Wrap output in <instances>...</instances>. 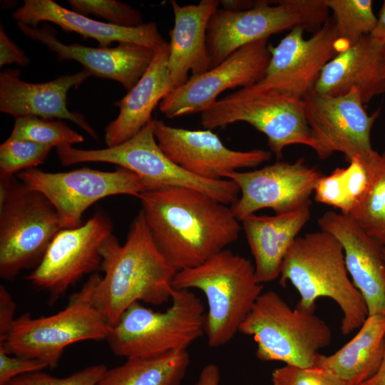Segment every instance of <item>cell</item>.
<instances>
[{
    "label": "cell",
    "instance_id": "cell-34",
    "mask_svg": "<svg viewBox=\"0 0 385 385\" xmlns=\"http://www.w3.org/2000/svg\"><path fill=\"white\" fill-rule=\"evenodd\" d=\"M71 10L78 14L93 15L109 24L123 27H137L144 24L140 11L114 0H68Z\"/></svg>",
    "mask_w": 385,
    "mask_h": 385
},
{
    "label": "cell",
    "instance_id": "cell-30",
    "mask_svg": "<svg viewBox=\"0 0 385 385\" xmlns=\"http://www.w3.org/2000/svg\"><path fill=\"white\" fill-rule=\"evenodd\" d=\"M365 162L370 172L369 183L364 196L348 215L385 247V150L381 153L374 151Z\"/></svg>",
    "mask_w": 385,
    "mask_h": 385
},
{
    "label": "cell",
    "instance_id": "cell-8",
    "mask_svg": "<svg viewBox=\"0 0 385 385\" xmlns=\"http://www.w3.org/2000/svg\"><path fill=\"white\" fill-rule=\"evenodd\" d=\"M0 277L36 268L62 225L50 201L21 181L0 178Z\"/></svg>",
    "mask_w": 385,
    "mask_h": 385
},
{
    "label": "cell",
    "instance_id": "cell-42",
    "mask_svg": "<svg viewBox=\"0 0 385 385\" xmlns=\"http://www.w3.org/2000/svg\"><path fill=\"white\" fill-rule=\"evenodd\" d=\"M256 1L250 0H221L219 4L221 8L232 11H241L255 6Z\"/></svg>",
    "mask_w": 385,
    "mask_h": 385
},
{
    "label": "cell",
    "instance_id": "cell-12",
    "mask_svg": "<svg viewBox=\"0 0 385 385\" xmlns=\"http://www.w3.org/2000/svg\"><path fill=\"white\" fill-rule=\"evenodd\" d=\"M18 178L50 201L63 229L81 225L85 211L103 198L115 195L138 197L148 190L147 183L140 176L118 166L114 171L82 167L61 173L34 168L20 172Z\"/></svg>",
    "mask_w": 385,
    "mask_h": 385
},
{
    "label": "cell",
    "instance_id": "cell-44",
    "mask_svg": "<svg viewBox=\"0 0 385 385\" xmlns=\"http://www.w3.org/2000/svg\"><path fill=\"white\" fill-rule=\"evenodd\" d=\"M383 61H384V68H385V46H384V51H383Z\"/></svg>",
    "mask_w": 385,
    "mask_h": 385
},
{
    "label": "cell",
    "instance_id": "cell-11",
    "mask_svg": "<svg viewBox=\"0 0 385 385\" xmlns=\"http://www.w3.org/2000/svg\"><path fill=\"white\" fill-rule=\"evenodd\" d=\"M329 10L324 0H260L241 11L218 8L207 29L210 69L241 47L282 31L302 26L314 34L329 18Z\"/></svg>",
    "mask_w": 385,
    "mask_h": 385
},
{
    "label": "cell",
    "instance_id": "cell-20",
    "mask_svg": "<svg viewBox=\"0 0 385 385\" xmlns=\"http://www.w3.org/2000/svg\"><path fill=\"white\" fill-rule=\"evenodd\" d=\"M18 70L6 69L0 73V111L20 117L34 116L44 119L70 120L91 137L97 139L94 128L83 115L67 108V93L77 88L91 75L83 70L58 76L44 83H29L19 78Z\"/></svg>",
    "mask_w": 385,
    "mask_h": 385
},
{
    "label": "cell",
    "instance_id": "cell-5",
    "mask_svg": "<svg viewBox=\"0 0 385 385\" xmlns=\"http://www.w3.org/2000/svg\"><path fill=\"white\" fill-rule=\"evenodd\" d=\"M171 301L164 312L139 302L130 305L109 328L106 339L113 353L129 359L187 350L205 334V308L189 289H174Z\"/></svg>",
    "mask_w": 385,
    "mask_h": 385
},
{
    "label": "cell",
    "instance_id": "cell-43",
    "mask_svg": "<svg viewBox=\"0 0 385 385\" xmlns=\"http://www.w3.org/2000/svg\"><path fill=\"white\" fill-rule=\"evenodd\" d=\"M361 385H385V351L382 362L376 373Z\"/></svg>",
    "mask_w": 385,
    "mask_h": 385
},
{
    "label": "cell",
    "instance_id": "cell-7",
    "mask_svg": "<svg viewBox=\"0 0 385 385\" xmlns=\"http://www.w3.org/2000/svg\"><path fill=\"white\" fill-rule=\"evenodd\" d=\"M239 332L254 339L260 360L301 367L314 366L332 339L331 329L314 312L292 309L272 290L260 295Z\"/></svg>",
    "mask_w": 385,
    "mask_h": 385
},
{
    "label": "cell",
    "instance_id": "cell-26",
    "mask_svg": "<svg viewBox=\"0 0 385 385\" xmlns=\"http://www.w3.org/2000/svg\"><path fill=\"white\" fill-rule=\"evenodd\" d=\"M309 207L307 205L273 216L252 214L242 221L260 283L279 277L286 254L310 218Z\"/></svg>",
    "mask_w": 385,
    "mask_h": 385
},
{
    "label": "cell",
    "instance_id": "cell-45",
    "mask_svg": "<svg viewBox=\"0 0 385 385\" xmlns=\"http://www.w3.org/2000/svg\"><path fill=\"white\" fill-rule=\"evenodd\" d=\"M384 256H385V247H384Z\"/></svg>",
    "mask_w": 385,
    "mask_h": 385
},
{
    "label": "cell",
    "instance_id": "cell-15",
    "mask_svg": "<svg viewBox=\"0 0 385 385\" xmlns=\"http://www.w3.org/2000/svg\"><path fill=\"white\" fill-rule=\"evenodd\" d=\"M322 175L302 158L294 163L277 161L254 170L230 173L225 178L235 182L240 190L230 209L239 221L265 208L276 214L296 210L311 205L310 195Z\"/></svg>",
    "mask_w": 385,
    "mask_h": 385
},
{
    "label": "cell",
    "instance_id": "cell-27",
    "mask_svg": "<svg viewBox=\"0 0 385 385\" xmlns=\"http://www.w3.org/2000/svg\"><path fill=\"white\" fill-rule=\"evenodd\" d=\"M385 351V315H369L356 334L330 356L319 354L314 366L348 385H361L378 371Z\"/></svg>",
    "mask_w": 385,
    "mask_h": 385
},
{
    "label": "cell",
    "instance_id": "cell-23",
    "mask_svg": "<svg viewBox=\"0 0 385 385\" xmlns=\"http://www.w3.org/2000/svg\"><path fill=\"white\" fill-rule=\"evenodd\" d=\"M385 45L370 35L339 52L322 68L313 90L339 96L357 88L364 104L385 93Z\"/></svg>",
    "mask_w": 385,
    "mask_h": 385
},
{
    "label": "cell",
    "instance_id": "cell-31",
    "mask_svg": "<svg viewBox=\"0 0 385 385\" xmlns=\"http://www.w3.org/2000/svg\"><path fill=\"white\" fill-rule=\"evenodd\" d=\"M333 13L338 36L349 46L369 35L377 18L371 0H324Z\"/></svg>",
    "mask_w": 385,
    "mask_h": 385
},
{
    "label": "cell",
    "instance_id": "cell-3",
    "mask_svg": "<svg viewBox=\"0 0 385 385\" xmlns=\"http://www.w3.org/2000/svg\"><path fill=\"white\" fill-rule=\"evenodd\" d=\"M289 282L298 291L297 307L314 312L316 300L328 297L341 309V332L351 333L365 322L368 308L360 292L348 276L344 249L330 233L320 230L297 236L281 268L279 284Z\"/></svg>",
    "mask_w": 385,
    "mask_h": 385
},
{
    "label": "cell",
    "instance_id": "cell-6",
    "mask_svg": "<svg viewBox=\"0 0 385 385\" xmlns=\"http://www.w3.org/2000/svg\"><path fill=\"white\" fill-rule=\"evenodd\" d=\"M200 113L201 125L208 130L249 123L267 137L278 160L289 145L314 148L302 96L281 89L257 83L217 100Z\"/></svg>",
    "mask_w": 385,
    "mask_h": 385
},
{
    "label": "cell",
    "instance_id": "cell-32",
    "mask_svg": "<svg viewBox=\"0 0 385 385\" xmlns=\"http://www.w3.org/2000/svg\"><path fill=\"white\" fill-rule=\"evenodd\" d=\"M10 139L31 141L50 148L83 142V137L61 120L34 116L14 119Z\"/></svg>",
    "mask_w": 385,
    "mask_h": 385
},
{
    "label": "cell",
    "instance_id": "cell-21",
    "mask_svg": "<svg viewBox=\"0 0 385 385\" xmlns=\"http://www.w3.org/2000/svg\"><path fill=\"white\" fill-rule=\"evenodd\" d=\"M317 222L322 230L332 235L342 245L348 273L366 302L369 315H385L384 247L349 215L329 210Z\"/></svg>",
    "mask_w": 385,
    "mask_h": 385
},
{
    "label": "cell",
    "instance_id": "cell-41",
    "mask_svg": "<svg viewBox=\"0 0 385 385\" xmlns=\"http://www.w3.org/2000/svg\"><path fill=\"white\" fill-rule=\"evenodd\" d=\"M369 35L376 41L385 45V0L379 11L376 25Z\"/></svg>",
    "mask_w": 385,
    "mask_h": 385
},
{
    "label": "cell",
    "instance_id": "cell-22",
    "mask_svg": "<svg viewBox=\"0 0 385 385\" xmlns=\"http://www.w3.org/2000/svg\"><path fill=\"white\" fill-rule=\"evenodd\" d=\"M12 16L17 23L33 27L43 21L53 23L65 31L95 39L101 47H108L117 41L134 43L158 50L167 43L155 22L144 23L137 27L119 26L94 20L51 0H25Z\"/></svg>",
    "mask_w": 385,
    "mask_h": 385
},
{
    "label": "cell",
    "instance_id": "cell-40",
    "mask_svg": "<svg viewBox=\"0 0 385 385\" xmlns=\"http://www.w3.org/2000/svg\"><path fill=\"white\" fill-rule=\"evenodd\" d=\"M220 369L216 364H208L200 371L197 381L194 385H219Z\"/></svg>",
    "mask_w": 385,
    "mask_h": 385
},
{
    "label": "cell",
    "instance_id": "cell-39",
    "mask_svg": "<svg viewBox=\"0 0 385 385\" xmlns=\"http://www.w3.org/2000/svg\"><path fill=\"white\" fill-rule=\"evenodd\" d=\"M16 303L3 285L0 286V343L5 341L14 322Z\"/></svg>",
    "mask_w": 385,
    "mask_h": 385
},
{
    "label": "cell",
    "instance_id": "cell-14",
    "mask_svg": "<svg viewBox=\"0 0 385 385\" xmlns=\"http://www.w3.org/2000/svg\"><path fill=\"white\" fill-rule=\"evenodd\" d=\"M112 232V221L101 210L78 227L61 229L26 279L47 291L50 302H55L82 276L101 270V250Z\"/></svg>",
    "mask_w": 385,
    "mask_h": 385
},
{
    "label": "cell",
    "instance_id": "cell-9",
    "mask_svg": "<svg viewBox=\"0 0 385 385\" xmlns=\"http://www.w3.org/2000/svg\"><path fill=\"white\" fill-rule=\"evenodd\" d=\"M101 276L91 275L72 295L68 306L48 317L25 313L15 319L0 349L9 354L38 359L57 366L64 349L86 340L106 339L110 327L93 304V294Z\"/></svg>",
    "mask_w": 385,
    "mask_h": 385
},
{
    "label": "cell",
    "instance_id": "cell-18",
    "mask_svg": "<svg viewBox=\"0 0 385 385\" xmlns=\"http://www.w3.org/2000/svg\"><path fill=\"white\" fill-rule=\"evenodd\" d=\"M153 131L163 152L178 165L195 176L220 180L241 168H255L269 161L271 151L234 150L211 130H188L153 119Z\"/></svg>",
    "mask_w": 385,
    "mask_h": 385
},
{
    "label": "cell",
    "instance_id": "cell-35",
    "mask_svg": "<svg viewBox=\"0 0 385 385\" xmlns=\"http://www.w3.org/2000/svg\"><path fill=\"white\" fill-rule=\"evenodd\" d=\"M107 369L103 364L91 365L65 378L39 371L16 376L6 385H96Z\"/></svg>",
    "mask_w": 385,
    "mask_h": 385
},
{
    "label": "cell",
    "instance_id": "cell-1",
    "mask_svg": "<svg viewBox=\"0 0 385 385\" xmlns=\"http://www.w3.org/2000/svg\"><path fill=\"white\" fill-rule=\"evenodd\" d=\"M138 197L157 247L177 271L203 263L238 239L241 227L230 207L200 191L168 187Z\"/></svg>",
    "mask_w": 385,
    "mask_h": 385
},
{
    "label": "cell",
    "instance_id": "cell-2",
    "mask_svg": "<svg viewBox=\"0 0 385 385\" xmlns=\"http://www.w3.org/2000/svg\"><path fill=\"white\" fill-rule=\"evenodd\" d=\"M101 254L104 276L92 300L109 327L134 302L160 305L171 299L178 271L157 247L140 210L130 225L125 242L121 245L111 235Z\"/></svg>",
    "mask_w": 385,
    "mask_h": 385
},
{
    "label": "cell",
    "instance_id": "cell-16",
    "mask_svg": "<svg viewBox=\"0 0 385 385\" xmlns=\"http://www.w3.org/2000/svg\"><path fill=\"white\" fill-rule=\"evenodd\" d=\"M270 47L268 38L241 47L218 66L170 90L159 103V111L168 118L201 113L223 91L257 83L269 65Z\"/></svg>",
    "mask_w": 385,
    "mask_h": 385
},
{
    "label": "cell",
    "instance_id": "cell-37",
    "mask_svg": "<svg viewBox=\"0 0 385 385\" xmlns=\"http://www.w3.org/2000/svg\"><path fill=\"white\" fill-rule=\"evenodd\" d=\"M47 367L48 364L41 360L9 354L0 349V385H6L16 376Z\"/></svg>",
    "mask_w": 385,
    "mask_h": 385
},
{
    "label": "cell",
    "instance_id": "cell-29",
    "mask_svg": "<svg viewBox=\"0 0 385 385\" xmlns=\"http://www.w3.org/2000/svg\"><path fill=\"white\" fill-rule=\"evenodd\" d=\"M369 180L368 165L355 157L347 167L337 168L329 175H322L314 188V200L348 215L364 196Z\"/></svg>",
    "mask_w": 385,
    "mask_h": 385
},
{
    "label": "cell",
    "instance_id": "cell-10",
    "mask_svg": "<svg viewBox=\"0 0 385 385\" xmlns=\"http://www.w3.org/2000/svg\"><path fill=\"white\" fill-rule=\"evenodd\" d=\"M153 120L136 135L119 145L96 150L63 145L56 148L58 158L64 166L90 162L115 164L140 176L147 183L148 190L168 187L191 188L225 205H232L238 199L240 190L233 180L202 178L171 160L158 144Z\"/></svg>",
    "mask_w": 385,
    "mask_h": 385
},
{
    "label": "cell",
    "instance_id": "cell-36",
    "mask_svg": "<svg viewBox=\"0 0 385 385\" xmlns=\"http://www.w3.org/2000/svg\"><path fill=\"white\" fill-rule=\"evenodd\" d=\"M272 385H348L327 370L285 364L272 373Z\"/></svg>",
    "mask_w": 385,
    "mask_h": 385
},
{
    "label": "cell",
    "instance_id": "cell-17",
    "mask_svg": "<svg viewBox=\"0 0 385 385\" xmlns=\"http://www.w3.org/2000/svg\"><path fill=\"white\" fill-rule=\"evenodd\" d=\"M305 30L295 26L276 46H270L269 65L257 83L303 96L313 89L324 66L349 47L339 38L332 18L308 39Z\"/></svg>",
    "mask_w": 385,
    "mask_h": 385
},
{
    "label": "cell",
    "instance_id": "cell-24",
    "mask_svg": "<svg viewBox=\"0 0 385 385\" xmlns=\"http://www.w3.org/2000/svg\"><path fill=\"white\" fill-rule=\"evenodd\" d=\"M174 25L169 31L168 70L171 90L175 89L192 76L210 69L207 49V29L213 13L219 8V1L201 0L197 4L180 5L170 1Z\"/></svg>",
    "mask_w": 385,
    "mask_h": 385
},
{
    "label": "cell",
    "instance_id": "cell-19",
    "mask_svg": "<svg viewBox=\"0 0 385 385\" xmlns=\"http://www.w3.org/2000/svg\"><path fill=\"white\" fill-rule=\"evenodd\" d=\"M18 28L28 38L45 45L59 61H75L91 76L117 81L129 91L151 63L157 50L130 42L115 47H90L65 44L49 26L33 27L18 22Z\"/></svg>",
    "mask_w": 385,
    "mask_h": 385
},
{
    "label": "cell",
    "instance_id": "cell-25",
    "mask_svg": "<svg viewBox=\"0 0 385 385\" xmlns=\"http://www.w3.org/2000/svg\"><path fill=\"white\" fill-rule=\"evenodd\" d=\"M168 56L167 42L157 50L149 67L133 88L115 102L119 113L105 128L106 147L128 140L153 120L155 108L171 90Z\"/></svg>",
    "mask_w": 385,
    "mask_h": 385
},
{
    "label": "cell",
    "instance_id": "cell-28",
    "mask_svg": "<svg viewBox=\"0 0 385 385\" xmlns=\"http://www.w3.org/2000/svg\"><path fill=\"white\" fill-rule=\"evenodd\" d=\"M189 364L187 350L129 358L107 369L96 385H180Z\"/></svg>",
    "mask_w": 385,
    "mask_h": 385
},
{
    "label": "cell",
    "instance_id": "cell-33",
    "mask_svg": "<svg viewBox=\"0 0 385 385\" xmlns=\"http://www.w3.org/2000/svg\"><path fill=\"white\" fill-rule=\"evenodd\" d=\"M51 148L31 141L7 138L0 145V178L42 164Z\"/></svg>",
    "mask_w": 385,
    "mask_h": 385
},
{
    "label": "cell",
    "instance_id": "cell-13",
    "mask_svg": "<svg viewBox=\"0 0 385 385\" xmlns=\"http://www.w3.org/2000/svg\"><path fill=\"white\" fill-rule=\"evenodd\" d=\"M302 98L313 150L320 159L335 152L343 153L348 162L355 157L365 161L371 157L375 150L371 144V131L380 108L369 115L357 88L339 96L312 89Z\"/></svg>",
    "mask_w": 385,
    "mask_h": 385
},
{
    "label": "cell",
    "instance_id": "cell-38",
    "mask_svg": "<svg viewBox=\"0 0 385 385\" xmlns=\"http://www.w3.org/2000/svg\"><path fill=\"white\" fill-rule=\"evenodd\" d=\"M30 63L29 58L7 36L3 25L0 26V66L15 63L21 66H26Z\"/></svg>",
    "mask_w": 385,
    "mask_h": 385
},
{
    "label": "cell",
    "instance_id": "cell-4",
    "mask_svg": "<svg viewBox=\"0 0 385 385\" xmlns=\"http://www.w3.org/2000/svg\"><path fill=\"white\" fill-rule=\"evenodd\" d=\"M172 284L175 290L204 293L208 307L205 334L212 348L234 338L263 290L252 262L227 249L196 267L178 271Z\"/></svg>",
    "mask_w": 385,
    "mask_h": 385
}]
</instances>
